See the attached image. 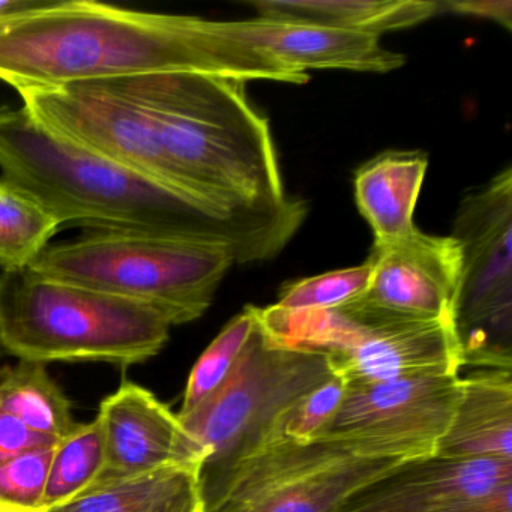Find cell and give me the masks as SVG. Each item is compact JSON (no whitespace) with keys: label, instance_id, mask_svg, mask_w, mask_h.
Returning a JSON list of instances; mask_svg holds the SVG:
<instances>
[{"label":"cell","instance_id":"1","mask_svg":"<svg viewBox=\"0 0 512 512\" xmlns=\"http://www.w3.org/2000/svg\"><path fill=\"white\" fill-rule=\"evenodd\" d=\"M163 73L292 85L310 80L223 37L200 17L91 0H35L26 10L0 16V80L19 94Z\"/></svg>","mask_w":512,"mask_h":512},{"label":"cell","instance_id":"2","mask_svg":"<svg viewBox=\"0 0 512 512\" xmlns=\"http://www.w3.org/2000/svg\"><path fill=\"white\" fill-rule=\"evenodd\" d=\"M0 170L62 226L217 242L236 265L277 256L308 211L302 200L280 211H218L56 136L25 107H0Z\"/></svg>","mask_w":512,"mask_h":512},{"label":"cell","instance_id":"3","mask_svg":"<svg viewBox=\"0 0 512 512\" xmlns=\"http://www.w3.org/2000/svg\"><path fill=\"white\" fill-rule=\"evenodd\" d=\"M148 119L197 200L232 214L292 205L268 119L251 104L247 82L203 73L106 80Z\"/></svg>","mask_w":512,"mask_h":512},{"label":"cell","instance_id":"4","mask_svg":"<svg viewBox=\"0 0 512 512\" xmlns=\"http://www.w3.org/2000/svg\"><path fill=\"white\" fill-rule=\"evenodd\" d=\"M172 326L163 311L133 299L31 268L0 272V346L19 361L128 368L157 356Z\"/></svg>","mask_w":512,"mask_h":512},{"label":"cell","instance_id":"5","mask_svg":"<svg viewBox=\"0 0 512 512\" xmlns=\"http://www.w3.org/2000/svg\"><path fill=\"white\" fill-rule=\"evenodd\" d=\"M233 265L232 250L217 242L152 233L88 232L49 245L29 268L152 305L176 326L206 313Z\"/></svg>","mask_w":512,"mask_h":512},{"label":"cell","instance_id":"6","mask_svg":"<svg viewBox=\"0 0 512 512\" xmlns=\"http://www.w3.org/2000/svg\"><path fill=\"white\" fill-rule=\"evenodd\" d=\"M331 377L326 355L275 343L257 320L226 380L187 415L176 413L208 452L200 469L202 497L230 466L265 442L287 410Z\"/></svg>","mask_w":512,"mask_h":512},{"label":"cell","instance_id":"7","mask_svg":"<svg viewBox=\"0 0 512 512\" xmlns=\"http://www.w3.org/2000/svg\"><path fill=\"white\" fill-rule=\"evenodd\" d=\"M404 461L371 457L349 443H296L271 433L203 493V512H334Z\"/></svg>","mask_w":512,"mask_h":512},{"label":"cell","instance_id":"8","mask_svg":"<svg viewBox=\"0 0 512 512\" xmlns=\"http://www.w3.org/2000/svg\"><path fill=\"white\" fill-rule=\"evenodd\" d=\"M451 238L461 251L458 337L464 365L511 370L512 170L467 194Z\"/></svg>","mask_w":512,"mask_h":512},{"label":"cell","instance_id":"9","mask_svg":"<svg viewBox=\"0 0 512 512\" xmlns=\"http://www.w3.org/2000/svg\"><path fill=\"white\" fill-rule=\"evenodd\" d=\"M460 392L458 373L347 385L340 409L316 440L349 443L371 457H433Z\"/></svg>","mask_w":512,"mask_h":512},{"label":"cell","instance_id":"10","mask_svg":"<svg viewBox=\"0 0 512 512\" xmlns=\"http://www.w3.org/2000/svg\"><path fill=\"white\" fill-rule=\"evenodd\" d=\"M19 95L26 112L56 136L200 202L139 107L104 83H76Z\"/></svg>","mask_w":512,"mask_h":512},{"label":"cell","instance_id":"11","mask_svg":"<svg viewBox=\"0 0 512 512\" xmlns=\"http://www.w3.org/2000/svg\"><path fill=\"white\" fill-rule=\"evenodd\" d=\"M367 290L338 307L361 325L446 320L455 323L461 284V251L451 236L415 232L373 245Z\"/></svg>","mask_w":512,"mask_h":512},{"label":"cell","instance_id":"12","mask_svg":"<svg viewBox=\"0 0 512 512\" xmlns=\"http://www.w3.org/2000/svg\"><path fill=\"white\" fill-rule=\"evenodd\" d=\"M334 376L346 385L388 382L464 367L457 325L446 320L361 325L334 308L322 347Z\"/></svg>","mask_w":512,"mask_h":512},{"label":"cell","instance_id":"13","mask_svg":"<svg viewBox=\"0 0 512 512\" xmlns=\"http://www.w3.org/2000/svg\"><path fill=\"white\" fill-rule=\"evenodd\" d=\"M106 442L100 479H122L167 467H199L208 452L181 419L149 389L124 382L101 403L97 415Z\"/></svg>","mask_w":512,"mask_h":512},{"label":"cell","instance_id":"14","mask_svg":"<svg viewBox=\"0 0 512 512\" xmlns=\"http://www.w3.org/2000/svg\"><path fill=\"white\" fill-rule=\"evenodd\" d=\"M508 482L512 460L506 458H415L365 485L334 512H461Z\"/></svg>","mask_w":512,"mask_h":512},{"label":"cell","instance_id":"15","mask_svg":"<svg viewBox=\"0 0 512 512\" xmlns=\"http://www.w3.org/2000/svg\"><path fill=\"white\" fill-rule=\"evenodd\" d=\"M211 26L298 74L310 70L385 74L406 64V56L385 49L373 34L263 19L211 22Z\"/></svg>","mask_w":512,"mask_h":512},{"label":"cell","instance_id":"16","mask_svg":"<svg viewBox=\"0 0 512 512\" xmlns=\"http://www.w3.org/2000/svg\"><path fill=\"white\" fill-rule=\"evenodd\" d=\"M434 455L512 460L511 370L485 368L461 377L457 409Z\"/></svg>","mask_w":512,"mask_h":512},{"label":"cell","instance_id":"17","mask_svg":"<svg viewBox=\"0 0 512 512\" xmlns=\"http://www.w3.org/2000/svg\"><path fill=\"white\" fill-rule=\"evenodd\" d=\"M427 169L421 151L385 152L359 167L353 179L356 206L373 230L374 245L415 232L413 217Z\"/></svg>","mask_w":512,"mask_h":512},{"label":"cell","instance_id":"18","mask_svg":"<svg viewBox=\"0 0 512 512\" xmlns=\"http://www.w3.org/2000/svg\"><path fill=\"white\" fill-rule=\"evenodd\" d=\"M257 19L305 23L380 37L412 28L442 11L431 0H256Z\"/></svg>","mask_w":512,"mask_h":512},{"label":"cell","instance_id":"19","mask_svg":"<svg viewBox=\"0 0 512 512\" xmlns=\"http://www.w3.org/2000/svg\"><path fill=\"white\" fill-rule=\"evenodd\" d=\"M40 512H203L199 467L98 479L70 502Z\"/></svg>","mask_w":512,"mask_h":512},{"label":"cell","instance_id":"20","mask_svg":"<svg viewBox=\"0 0 512 512\" xmlns=\"http://www.w3.org/2000/svg\"><path fill=\"white\" fill-rule=\"evenodd\" d=\"M0 409L55 445L77 427L70 398L41 362L19 361L0 371Z\"/></svg>","mask_w":512,"mask_h":512},{"label":"cell","instance_id":"21","mask_svg":"<svg viewBox=\"0 0 512 512\" xmlns=\"http://www.w3.org/2000/svg\"><path fill=\"white\" fill-rule=\"evenodd\" d=\"M62 224L22 188L0 176V268L22 271L46 250Z\"/></svg>","mask_w":512,"mask_h":512},{"label":"cell","instance_id":"22","mask_svg":"<svg viewBox=\"0 0 512 512\" xmlns=\"http://www.w3.org/2000/svg\"><path fill=\"white\" fill-rule=\"evenodd\" d=\"M104 467L106 442L100 422L95 418L88 424H77L53 448L41 511L70 502L88 490L101 478Z\"/></svg>","mask_w":512,"mask_h":512},{"label":"cell","instance_id":"23","mask_svg":"<svg viewBox=\"0 0 512 512\" xmlns=\"http://www.w3.org/2000/svg\"><path fill=\"white\" fill-rule=\"evenodd\" d=\"M257 320V307L248 305L224 326L223 331L200 355L188 377L179 416L196 409L226 380L253 335Z\"/></svg>","mask_w":512,"mask_h":512},{"label":"cell","instance_id":"24","mask_svg":"<svg viewBox=\"0 0 512 512\" xmlns=\"http://www.w3.org/2000/svg\"><path fill=\"white\" fill-rule=\"evenodd\" d=\"M373 275L370 260L352 268L326 272L316 277L293 281L281 289L277 310L287 313L332 310L350 304L367 290Z\"/></svg>","mask_w":512,"mask_h":512},{"label":"cell","instance_id":"25","mask_svg":"<svg viewBox=\"0 0 512 512\" xmlns=\"http://www.w3.org/2000/svg\"><path fill=\"white\" fill-rule=\"evenodd\" d=\"M53 446L32 449L0 463V503L25 512L43 509Z\"/></svg>","mask_w":512,"mask_h":512},{"label":"cell","instance_id":"26","mask_svg":"<svg viewBox=\"0 0 512 512\" xmlns=\"http://www.w3.org/2000/svg\"><path fill=\"white\" fill-rule=\"evenodd\" d=\"M346 388L343 379L331 377L287 410L272 431L296 443L314 442L340 409Z\"/></svg>","mask_w":512,"mask_h":512},{"label":"cell","instance_id":"27","mask_svg":"<svg viewBox=\"0 0 512 512\" xmlns=\"http://www.w3.org/2000/svg\"><path fill=\"white\" fill-rule=\"evenodd\" d=\"M55 443L32 433L19 419L0 409V463L32 449L53 446Z\"/></svg>","mask_w":512,"mask_h":512},{"label":"cell","instance_id":"28","mask_svg":"<svg viewBox=\"0 0 512 512\" xmlns=\"http://www.w3.org/2000/svg\"><path fill=\"white\" fill-rule=\"evenodd\" d=\"M440 8L446 13L463 14V16L479 17L491 20L497 25L511 31L512 2L511 0H460V2H440Z\"/></svg>","mask_w":512,"mask_h":512},{"label":"cell","instance_id":"29","mask_svg":"<svg viewBox=\"0 0 512 512\" xmlns=\"http://www.w3.org/2000/svg\"><path fill=\"white\" fill-rule=\"evenodd\" d=\"M34 4L35 0H0V16L26 10Z\"/></svg>","mask_w":512,"mask_h":512},{"label":"cell","instance_id":"30","mask_svg":"<svg viewBox=\"0 0 512 512\" xmlns=\"http://www.w3.org/2000/svg\"><path fill=\"white\" fill-rule=\"evenodd\" d=\"M0 512H25L19 511V509L10 508V506H5L0 503Z\"/></svg>","mask_w":512,"mask_h":512},{"label":"cell","instance_id":"31","mask_svg":"<svg viewBox=\"0 0 512 512\" xmlns=\"http://www.w3.org/2000/svg\"><path fill=\"white\" fill-rule=\"evenodd\" d=\"M5 355L4 349H2V346H0V358Z\"/></svg>","mask_w":512,"mask_h":512}]
</instances>
